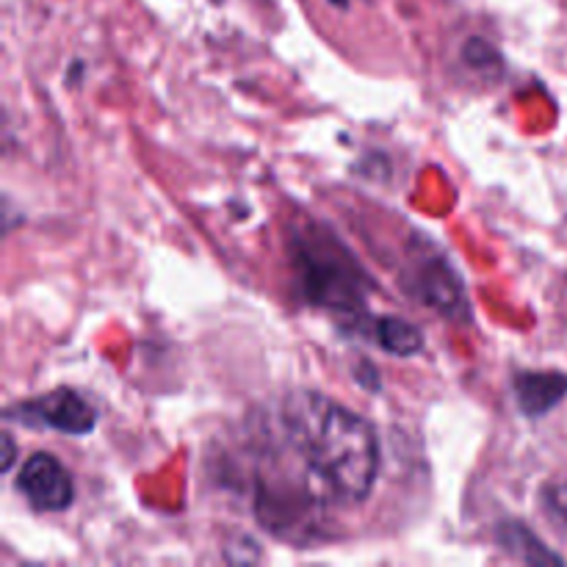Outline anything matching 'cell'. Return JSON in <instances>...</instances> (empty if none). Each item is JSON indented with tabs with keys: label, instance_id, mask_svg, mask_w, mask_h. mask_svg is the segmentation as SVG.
I'll use <instances>...</instances> for the list:
<instances>
[{
	"label": "cell",
	"instance_id": "obj_4",
	"mask_svg": "<svg viewBox=\"0 0 567 567\" xmlns=\"http://www.w3.org/2000/svg\"><path fill=\"white\" fill-rule=\"evenodd\" d=\"M567 393V377L557 371H532L515 377V399L526 415H546Z\"/></svg>",
	"mask_w": 567,
	"mask_h": 567
},
{
	"label": "cell",
	"instance_id": "obj_5",
	"mask_svg": "<svg viewBox=\"0 0 567 567\" xmlns=\"http://www.w3.org/2000/svg\"><path fill=\"white\" fill-rule=\"evenodd\" d=\"M374 338L388 354H399V358H410V354H419L424 349V332L410 324V321L396 319V316L377 319Z\"/></svg>",
	"mask_w": 567,
	"mask_h": 567
},
{
	"label": "cell",
	"instance_id": "obj_2",
	"mask_svg": "<svg viewBox=\"0 0 567 567\" xmlns=\"http://www.w3.org/2000/svg\"><path fill=\"white\" fill-rule=\"evenodd\" d=\"M9 419L25 421L33 426H48V430L64 432V435H89L97 424L92 402L72 388H55L48 396L20 404L17 410H11Z\"/></svg>",
	"mask_w": 567,
	"mask_h": 567
},
{
	"label": "cell",
	"instance_id": "obj_3",
	"mask_svg": "<svg viewBox=\"0 0 567 567\" xmlns=\"http://www.w3.org/2000/svg\"><path fill=\"white\" fill-rule=\"evenodd\" d=\"M17 491L39 513H64L75 498L70 471L48 452H37L25 460L17 476Z\"/></svg>",
	"mask_w": 567,
	"mask_h": 567
},
{
	"label": "cell",
	"instance_id": "obj_6",
	"mask_svg": "<svg viewBox=\"0 0 567 567\" xmlns=\"http://www.w3.org/2000/svg\"><path fill=\"white\" fill-rule=\"evenodd\" d=\"M554 502H557V509H559V515H563V518H565V524H567V485H565V487H559V491H557V496H554Z\"/></svg>",
	"mask_w": 567,
	"mask_h": 567
},
{
	"label": "cell",
	"instance_id": "obj_1",
	"mask_svg": "<svg viewBox=\"0 0 567 567\" xmlns=\"http://www.w3.org/2000/svg\"><path fill=\"white\" fill-rule=\"evenodd\" d=\"M282 424L324 496L347 504L369 498L380 471V443L369 421L321 393H297L288 399Z\"/></svg>",
	"mask_w": 567,
	"mask_h": 567
},
{
	"label": "cell",
	"instance_id": "obj_7",
	"mask_svg": "<svg viewBox=\"0 0 567 567\" xmlns=\"http://www.w3.org/2000/svg\"><path fill=\"white\" fill-rule=\"evenodd\" d=\"M332 3H336V6H347L349 0H332Z\"/></svg>",
	"mask_w": 567,
	"mask_h": 567
}]
</instances>
